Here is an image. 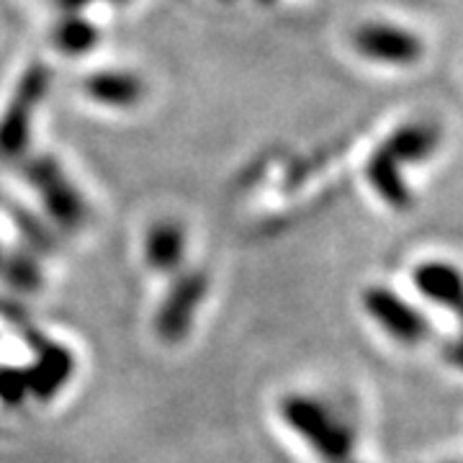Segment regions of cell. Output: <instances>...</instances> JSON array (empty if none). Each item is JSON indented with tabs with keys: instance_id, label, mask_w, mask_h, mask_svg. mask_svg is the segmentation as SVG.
Masks as SVG:
<instances>
[{
	"instance_id": "cell-1",
	"label": "cell",
	"mask_w": 463,
	"mask_h": 463,
	"mask_svg": "<svg viewBox=\"0 0 463 463\" xmlns=\"http://www.w3.org/2000/svg\"><path fill=\"white\" fill-rule=\"evenodd\" d=\"M281 417L322 463H361L355 458V430L327 402L291 394L281 402Z\"/></svg>"
},
{
	"instance_id": "cell-2",
	"label": "cell",
	"mask_w": 463,
	"mask_h": 463,
	"mask_svg": "<svg viewBox=\"0 0 463 463\" xmlns=\"http://www.w3.org/2000/svg\"><path fill=\"white\" fill-rule=\"evenodd\" d=\"M50 90V70L44 65H32L18 80L11 103L0 116V160L21 157L32 139V121L39 103Z\"/></svg>"
},
{
	"instance_id": "cell-3",
	"label": "cell",
	"mask_w": 463,
	"mask_h": 463,
	"mask_svg": "<svg viewBox=\"0 0 463 463\" xmlns=\"http://www.w3.org/2000/svg\"><path fill=\"white\" fill-rule=\"evenodd\" d=\"M24 175L36 188L44 209L62 230L83 227L88 219L85 199L54 157H33L24 165Z\"/></svg>"
},
{
	"instance_id": "cell-4",
	"label": "cell",
	"mask_w": 463,
	"mask_h": 463,
	"mask_svg": "<svg viewBox=\"0 0 463 463\" xmlns=\"http://www.w3.org/2000/svg\"><path fill=\"white\" fill-rule=\"evenodd\" d=\"M364 309L383 335L399 345H420L430 335V322L414 304H410L389 286H371L364 291Z\"/></svg>"
},
{
	"instance_id": "cell-5",
	"label": "cell",
	"mask_w": 463,
	"mask_h": 463,
	"mask_svg": "<svg viewBox=\"0 0 463 463\" xmlns=\"http://www.w3.org/2000/svg\"><path fill=\"white\" fill-rule=\"evenodd\" d=\"M206 291H209V279L203 270H188L175 279L155 317V330L165 343H181L188 335Z\"/></svg>"
},
{
	"instance_id": "cell-6",
	"label": "cell",
	"mask_w": 463,
	"mask_h": 463,
	"mask_svg": "<svg viewBox=\"0 0 463 463\" xmlns=\"http://www.w3.org/2000/svg\"><path fill=\"white\" fill-rule=\"evenodd\" d=\"M26 340L36 350V361L32 368H24L29 394L39 402H50L67 386V381L75 373V355L65 345H57L47 340L44 335L33 332V327L26 332Z\"/></svg>"
},
{
	"instance_id": "cell-7",
	"label": "cell",
	"mask_w": 463,
	"mask_h": 463,
	"mask_svg": "<svg viewBox=\"0 0 463 463\" xmlns=\"http://www.w3.org/2000/svg\"><path fill=\"white\" fill-rule=\"evenodd\" d=\"M355 50L381 65L407 67L422 57V42L412 32L392 24H365L353 36Z\"/></svg>"
},
{
	"instance_id": "cell-8",
	"label": "cell",
	"mask_w": 463,
	"mask_h": 463,
	"mask_svg": "<svg viewBox=\"0 0 463 463\" xmlns=\"http://www.w3.org/2000/svg\"><path fill=\"white\" fill-rule=\"evenodd\" d=\"M417 294L463 322V270L448 260H425L412 270Z\"/></svg>"
},
{
	"instance_id": "cell-9",
	"label": "cell",
	"mask_w": 463,
	"mask_h": 463,
	"mask_svg": "<svg viewBox=\"0 0 463 463\" xmlns=\"http://www.w3.org/2000/svg\"><path fill=\"white\" fill-rule=\"evenodd\" d=\"M440 127L432 124V121H414L407 127H399L397 132L392 134L381 149L399 163V165H412L420 160H428L435 149L440 147Z\"/></svg>"
},
{
	"instance_id": "cell-10",
	"label": "cell",
	"mask_w": 463,
	"mask_h": 463,
	"mask_svg": "<svg viewBox=\"0 0 463 463\" xmlns=\"http://www.w3.org/2000/svg\"><path fill=\"white\" fill-rule=\"evenodd\" d=\"M83 88L96 103L109 109H134L145 99V83L132 72H114V70L96 72L85 78Z\"/></svg>"
},
{
	"instance_id": "cell-11",
	"label": "cell",
	"mask_w": 463,
	"mask_h": 463,
	"mask_svg": "<svg viewBox=\"0 0 463 463\" xmlns=\"http://www.w3.org/2000/svg\"><path fill=\"white\" fill-rule=\"evenodd\" d=\"M145 258L152 270H160V273L178 270L185 258V232L181 224L173 219L155 222L145 240Z\"/></svg>"
},
{
	"instance_id": "cell-12",
	"label": "cell",
	"mask_w": 463,
	"mask_h": 463,
	"mask_svg": "<svg viewBox=\"0 0 463 463\" xmlns=\"http://www.w3.org/2000/svg\"><path fill=\"white\" fill-rule=\"evenodd\" d=\"M368 181L373 185V191L379 194L381 199L386 201L394 212H404L410 209L412 196L410 188L402 178V165L394 163L383 149H376L368 160Z\"/></svg>"
},
{
	"instance_id": "cell-13",
	"label": "cell",
	"mask_w": 463,
	"mask_h": 463,
	"mask_svg": "<svg viewBox=\"0 0 463 463\" xmlns=\"http://www.w3.org/2000/svg\"><path fill=\"white\" fill-rule=\"evenodd\" d=\"M99 42V29L80 14H67L54 29V47L65 54H83Z\"/></svg>"
},
{
	"instance_id": "cell-14",
	"label": "cell",
	"mask_w": 463,
	"mask_h": 463,
	"mask_svg": "<svg viewBox=\"0 0 463 463\" xmlns=\"http://www.w3.org/2000/svg\"><path fill=\"white\" fill-rule=\"evenodd\" d=\"M0 276L21 291H36L42 283V273H39L32 255H21V252L11 255V258H3Z\"/></svg>"
},
{
	"instance_id": "cell-15",
	"label": "cell",
	"mask_w": 463,
	"mask_h": 463,
	"mask_svg": "<svg viewBox=\"0 0 463 463\" xmlns=\"http://www.w3.org/2000/svg\"><path fill=\"white\" fill-rule=\"evenodd\" d=\"M29 397V383L24 368H0V402L5 407H18Z\"/></svg>"
},
{
	"instance_id": "cell-16",
	"label": "cell",
	"mask_w": 463,
	"mask_h": 463,
	"mask_svg": "<svg viewBox=\"0 0 463 463\" xmlns=\"http://www.w3.org/2000/svg\"><path fill=\"white\" fill-rule=\"evenodd\" d=\"M448 364L456 365L458 371H463V322H461V332H458V337L448 345Z\"/></svg>"
},
{
	"instance_id": "cell-17",
	"label": "cell",
	"mask_w": 463,
	"mask_h": 463,
	"mask_svg": "<svg viewBox=\"0 0 463 463\" xmlns=\"http://www.w3.org/2000/svg\"><path fill=\"white\" fill-rule=\"evenodd\" d=\"M93 0H57V5L65 11V14H80L83 8H88Z\"/></svg>"
},
{
	"instance_id": "cell-18",
	"label": "cell",
	"mask_w": 463,
	"mask_h": 463,
	"mask_svg": "<svg viewBox=\"0 0 463 463\" xmlns=\"http://www.w3.org/2000/svg\"><path fill=\"white\" fill-rule=\"evenodd\" d=\"M0 263H3V250H0Z\"/></svg>"
},
{
	"instance_id": "cell-19",
	"label": "cell",
	"mask_w": 463,
	"mask_h": 463,
	"mask_svg": "<svg viewBox=\"0 0 463 463\" xmlns=\"http://www.w3.org/2000/svg\"><path fill=\"white\" fill-rule=\"evenodd\" d=\"M114 3H127V0H114Z\"/></svg>"
},
{
	"instance_id": "cell-20",
	"label": "cell",
	"mask_w": 463,
	"mask_h": 463,
	"mask_svg": "<svg viewBox=\"0 0 463 463\" xmlns=\"http://www.w3.org/2000/svg\"><path fill=\"white\" fill-rule=\"evenodd\" d=\"M263 3H273V0H263Z\"/></svg>"
}]
</instances>
